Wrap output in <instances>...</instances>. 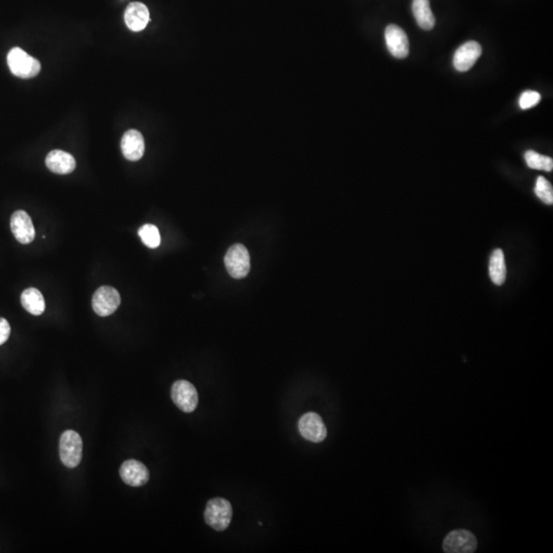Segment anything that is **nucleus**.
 Returning a JSON list of instances; mask_svg holds the SVG:
<instances>
[{
    "label": "nucleus",
    "instance_id": "obj_14",
    "mask_svg": "<svg viewBox=\"0 0 553 553\" xmlns=\"http://www.w3.org/2000/svg\"><path fill=\"white\" fill-rule=\"evenodd\" d=\"M126 26L135 32L144 30L150 21L148 8L142 2H131L124 13Z\"/></svg>",
    "mask_w": 553,
    "mask_h": 553
},
{
    "label": "nucleus",
    "instance_id": "obj_2",
    "mask_svg": "<svg viewBox=\"0 0 553 553\" xmlns=\"http://www.w3.org/2000/svg\"><path fill=\"white\" fill-rule=\"evenodd\" d=\"M233 517V507L224 498H214L207 502L204 519L209 527L218 532L227 530Z\"/></svg>",
    "mask_w": 553,
    "mask_h": 553
},
{
    "label": "nucleus",
    "instance_id": "obj_5",
    "mask_svg": "<svg viewBox=\"0 0 553 553\" xmlns=\"http://www.w3.org/2000/svg\"><path fill=\"white\" fill-rule=\"evenodd\" d=\"M171 399L178 409L185 413L195 411L199 402L197 389L187 380H178L171 387Z\"/></svg>",
    "mask_w": 553,
    "mask_h": 553
},
{
    "label": "nucleus",
    "instance_id": "obj_4",
    "mask_svg": "<svg viewBox=\"0 0 553 553\" xmlns=\"http://www.w3.org/2000/svg\"><path fill=\"white\" fill-rule=\"evenodd\" d=\"M225 265L229 275L235 279H243L251 272V255L246 247L235 244L227 251Z\"/></svg>",
    "mask_w": 553,
    "mask_h": 553
},
{
    "label": "nucleus",
    "instance_id": "obj_1",
    "mask_svg": "<svg viewBox=\"0 0 553 553\" xmlns=\"http://www.w3.org/2000/svg\"><path fill=\"white\" fill-rule=\"evenodd\" d=\"M8 65L13 75L23 79L35 77L41 70L40 62L20 48H13L10 51Z\"/></svg>",
    "mask_w": 553,
    "mask_h": 553
},
{
    "label": "nucleus",
    "instance_id": "obj_19",
    "mask_svg": "<svg viewBox=\"0 0 553 553\" xmlns=\"http://www.w3.org/2000/svg\"><path fill=\"white\" fill-rule=\"evenodd\" d=\"M526 162L528 166L537 171H552L553 160L548 156L541 155L535 151H527L525 154Z\"/></svg>",
    "mask_w": 553,
    "mask_h": 553
},
{
    "label": "nucleus",
    "instance_id": "obj_6",
    "mask_svg": "<svg viewBox=\"0 0 553 553\" xmlns=\"http://www.w3.org/2000/svg\"><path fill=\"white\" fill-rule=\"evenodd\" d=\"M121 303L119 292L111 286L100 287L93 296V309L100 317H108L115 313Z\"/></svg>",
    "mask_w": 553,
    "mask_h": 553
},
{
    "label": "nucleus",
    "instance_id": "obj_17",
    "mask_svg": "<svg viewBox=\"0 0 553 553\" xmlns=\"http://www.w3.org/2000/svg\"><path fill=\"white\" fill-rule=\"evenodd\" d=\"M21 302L24 309L33 316H40L46 311V300L36 288H28L22 293Z\"/></svg>",
    "mask_w": 553,
    "mask_h": 553
},
{
    "label": "nucleus",
    "instance_id": "obj_12",
    "mask_svg": "<svg viewBox=\"0 0 553 553\" xmlns=\"http://www.w3.org/2000/svg\"><path fill=\"white\" fill-rule=\"evenodd\" d=\"M385 42L389 53L397 59H405L409 53V40L402 28L389 25L385 29Z\"/></svg>",
    "mask_w": 553,
    "mask_h": 553
},
{
    "label": "nucleus",
    "instance_id": "obj_10",
    "mask_svg": "<svg viewBox=\"0 0 553 553\" xmlns=\"http://www.w3.org/2000/svg\"><path fill=\"white\" fill-rule=\"evenodd\" d=\"M11 229L18 242L30 244L35 238V227L29 214L24 211L13 213L11 218Z\"/></svg>",
    "mask_w": 553,
    "mask_h": 553
},
{
    "label": "nucleus",
    "instance_id": "obj_15",
    "mask_svg": "<svg viewBox=\"0 0 553 553\" xmlns=\"http://www.w3.org/2000/svg\"><path fill=\"white\" fill-rule=\"evenodd\" d=\"M46 164L51 173L58 175H68L76 167L75 158L71 154L62 150L50 152L46 159Z\"/></svg>",
    "mask_w": 553,
    "mask_h": 553
},
{
    "label": "nucleus",
    "instance_id": "obj_8",
    "mask_svg": "<svg viewBox=\"0 0 553 553\" xmlns=\"http://www.w3.org/2000/svg\"><path fill=\"white\" fill-rule=\"evenodd\" d=\"M478 547L476 537L469 531L456 530L446 536L443 543L444 552L448 553H472Z\"/></svg>",
    "mask_w": 553,
    "mask_h": 553
},
{
    "label": "nucleus",
    "instance_id": "obj_16",
    "mask_svg": "<svg viewBox=\"0 0 553 553\" xmlns=\"http://www.w3.org/2000/svg\"><path fill=\"white\" fill-rule=\"evenodd\" d=\"M412 11L417 24L423 30H432L436 25V18L430 8L429 0H413Z\"/></svg>",
    "mask_w": 553,
    "mask_h": 553
},
{
    "label": "nucleus",
    "instance_id": "obj_3",
    "mask_svg": "<svg viewBox=\"0 0 553 553\" xmlns=\"http://www.w3.org/2000/svg\"><path fill=\"white\" fill-rule=\"evenodd\" d=\"M81 437L74 430H66L60 438V458L62 463L69 468H75L81 462Z\"/></svg>",
    "mask_w": 553,
    "mask_h": 553
},
{
    "label": "nucleus",
    "instance_id": "obj_23",
    "mask_svg": "<svg viewBox=\"0 0 553 553\" xmlns=\"http://www.w3.org/2000/svg\"><path fill=\"white\" fill-rule=\"evenodd\" d=\"M11 335V325L4 318H0V345L8 341Z\"/></svg>",
    "mask_w": 553,
    "mask_h": 553
},
{
    "label": "nucleus",
    "instance_id": "obj_21",
    "mask_svg": "<svg viewBox=\"0 0 553 553\" xmlns=\"http://www.w3.org/2000/svg\"><path fill=\"white\" fill-rule=\"evenodd\" d=\"M535 194L537 197L548 205L553 203V189L552 184L543 176L537 178L536 187H535Z\"/></svg>",
    "mask_w": 553,
    "mask_h": 553
},
{
    "label": "nucleus",
    "instance_id": "obj_22",
    "mask_svg": "<svg viewBox=\"0 0 553 553\" xmlns=\"http://www.w3.org/2000/svg\"><path fill=\"white\" fill-rule=\"evenodd\" d=\"M541 101V95L537 91H527L523 93V95L519 98V107L523 110H528V109L533 108L536 106Z\"/></svg>",
    "mask_w": 553,
    "mask_h": 553
},
{
    "label": "nucleus",
    "instance_id": "obj_13",
    "mask_svg": "<svg viewBox=\"0 0 553 553\" xmlns=\"http://www.w3.org/2000/svg\"><path fill=\"white\" fill-rule=\"evenodd\" d=\"M121 150L127 160L138 161L145 153V140L142 133L135 129L126 131L122 138Z\"/></svg>",
    "mask_w": 553,
    "mask_h": 553
},
{
    "label": "nucleus",
    "instance_id": "obj_18",
    "mask_svg": "<svg viewBox=\"0 0 553 553\" xmlns=\"http://www.w3.org/2000/svg\"><path fill=\"white\" fill-rule=\"evenodd\" d=\"M489 274L494 284L502 285L506 279L505 256L501 249H496L491 255Z\"/></svg>",
    "mask_w": 553,
    "mask_h": 553
},
{
    "label": "nucleus",
    "instance_id": "obj_20",
    "mask_svg": "<svg viewBox=\"0 0 553 553\" xmlns=\"http://www.w3.org/2000/svg\"><path fill=\"white\" fill-rule=\"evenodd\" d=\"M138 236L149 248H157L161 243L159 229L154 225H144L138 229Z\"/></svg>",
    "mask_w": 553,
    "mask_h": 553
},
{
    "label": "nucleus",
    "instance_id": "obj_9",
    "mask_svg": "<svg viewBox=\"0 0 553 553\" xmlns=\"http://www.w3.org/2000/svg\"><path fill=\"white\" fill-rule=\"evenodd\" d=\"M119 472L122 481L131 487H142L150 479V472L146 465L135 459L124 462Z\"/></svg>",
    "mask_w": 553,
    "mask_h": 553
},
{
    "label": "nucleus",
    "instance_id": "obj_7",
    "mask_svg": "<svg viewBox=\"0 0 553 553\" xmlns=\"http://www.w3.org/2000/svg\"><path fill=\"white\" fill-rule=\"evenodd\" d=\"M298 430L305 440L312 443H321L326 439L327 428L320 415L309 412L300 417Z\"/></svg>",
    "mask_w": 553,
    "mask_h": 553
},
{
    "label": "nucleus",
    "instance_id": "obj_11",
    "mask_svg": "<svg viewBox=\"0 0 553 553\" xmlns=\"http://www.w3.org/2000/svg\"><path fill=\"white\" fill-rule=\"evenodd\" d=\"M481 55V46L479 42L468 41L455 51L453 65L459 72L470 70Z\"/></svg>",
    "mask_w": 553,
    "mask_h": 553
}]
</instances>
